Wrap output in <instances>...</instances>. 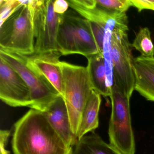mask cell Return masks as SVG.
<instances>
[{
    "mask_svg": "<svg viewBox=\"0 0 154 154\" xmlns=\"http://www.w3.org/2000/svg\"><path fill=\"white\" fill-rule=\"evenodd\" d=\"M77 13L69 10L60 14L57 42L62 56L79 54L80 33L77 27Z\"/></svg>",
    "mask_w": 154,
    "mask_h": 154,
    "instance_id": "obj_10",
    "label": "cell"
},
{
    "mask_svg": "<svg viewBox=\"0 0 154 154\" xmlns=\"http://www.w3.org/2000/svg\"><path fill=\"white\" fill-rule=\"evenodd\" d=\"M4 59L23 78L30 90L32 109L43 112L59 95L48 81L28 61L26 56L0 49Z\"/></svg>",
    "mask_w": 154,
    "mask_h": 154,
    "instance_id": "obj_6",
    "label": "cell"
},
{
    "mask_svg": "<svg viewBox=\"0 0 154 154\" xmlns=\"http://www.w3.org/2000/svg\"><path fill=\"white\" fill-rule=\"evenodd\" d=\"M101 102V95L93 91L82 115L77 136L78 140L88 132H93L99 127V112Z\"/></svg>",
    "mask_w": 154,
    "mask_h": 154,
    "instance_id": "obj_15",
    "label": "cell"
},
{
    "mask_svg": "<svg viewBox=\"0 0 154 154\" xmlns=\"http://www.w3.org/2000/svg\"><path fill=\"white\" fill-rule=\"evenodd\" d=\"M131 46L141 54V56L154 57V45L147 27L140 29Z\"/></svg>",
    "mask_w": 154,
    "mask_h": 154,
    "instance_id": "obj_16",
    "label": "cell"
},
{
    "mask_svg": "<svg viewBox=\"0 0 154 154\" xmlns=\"http://www.w3.org/2000/svg\"><path fill=\"white\" fill-rule=\"evenodd\" d=\"M112 112L109 124L110 144L123 154H135V141L131 123L130 99L115 84L111 90Z\"/></svg>",
    "mask_w": 154,
    "mask_h": 154,
    "instance_id": "obj_5",
    "label": "cell"
},
{
    "mask_svg": "<svg viewBox=\"0 0 154 154\" xmlns=\"http://www.w3.org/2000/svg\"><path fill=\"white\" fill-rule=\"evenodd\" d=\"M0 98L12 107H31L30 90L23 78L0 57Z\"/></svg>",
    "mask_w": 154,
    "mask_h": 154,
    "instance_id": "obj_8",
    "label": "cell"
},
{
    "mask_svg": "<svg viewBox=\"0 0 154 154\" xmlns=\"http://www.w3.org/2000/svg\"><path fill=\"white\" fill-rule=\"evenodd\" d=\"M10 131L8 130H1L0 131V154H9L6 149Z\"/></svg>",
    "mask_w": 154,
    "mask_h": 154,
    "instance_id": "obj_20",
    "label": "cell"
},
{
    "mask_svg": "<svg viewBox=\"0 0 154 154\" xmlns=\"http://www.w3.org/2000/svg\"><path fill=\"white\" fill-rule=\"evenodd\" d=\"M89 21V20H88ZM99 54L103 55L104 38L108 24L89 21Z\"/></svg>",
    "mask_w": 154,
    "mask_h": 154,
    "instance_id": "obj_17",
    "label": "cell"
},
{
    "mask_svg": "<svg viewBox=\"0 0 154 154\" xmlns=\"http://www.w3.org/2000/svg\"><path fill=\"white\" fill-rule=\"evenodd\" d=\"M87 58V67L94 91L104 97H110L111 87L108 82L104 55L98 54Z\"/></svg>",
    "mask_w": 154,
    "mask_h": 154,
    "instance_id": "obj_13",
    "label": "cell"
},
{
    "mask_svg": "<svg viewBox=\"0 0 154 154\" xmlns=\"http://www.w3.org/2000/svg\"><path fill=\"white\" fill-rule=\"evenodd\" d=\"M135 90L148 100L154 102V57L134 58Z\"/></svg>",
    "mask_w": 154,
    "mask_h": 154,
    "instance_id": "obj_12",
    "label": "cell"
},
{
    "mask_svg": "<svg viewBox=\"0 0 154 154\" xmlns=\"http://www.w3.org/2000/svg\"><path fill=\"white\" fill-rule=\"evenodd\" d=\"M61 56L60 53H50L33 54L26 56L29 63L48 81L58 94L64 98L63 78L59 64V58Z\"/></svg>",
    "mask_w": 154,
    "mask_h": 154,
    "instance_id": "obj_9",
    "label": "cell"
},
{
    "mask_svg": "<svg viewBox=\"0 0 154 154\" xmlns=\"http://www.w3.org/2000/svg\"><path fill=\"white\" fill-rule=\"evenodd\" d=\"M59 64L63 78L64 99L72 131L77 139L83 112L94 90L87 66L75 65L60 61Z\"/></svg>",
    "mask_w": 154,
    "mask_h": 154,
    "instance_id": "obj_3",
    "label": "cell"
},
{
    "mask_svg": "<svg viewBox=\"0 0 154 154\" xmlns=\"http://www.w3.org/2000/svg\"><path fill=\"white\" fill-rule=\"evenodd\" d=\"M54 1L33 0L30 2L36 40L34 54L60 53L57 42L60 14L54 11Z\"/></svg>",
    "mask_w": 154,
    "mask_h": 154,
    "instance_id": "obj_7",
    "label": "cell"
},
{
    "mask_svg": "<svg viewBox=\"0 0 154 154\" xmlns=\"http://www.w3.org/2000/svg\"><path fill=\"white\" fill-rule=\"evenodd\" d=\"M31 1H23L20 6L0 25L1 49L25 56L35 51Z\"/></svg>",
    "mask_w": 154,
    "mask_h": 154,
    "instance_id": "obj_4",
    "label": "cell"
},
{
    "mask_svg": "<svg viewBox=\"0 0 154 154\" xmlns=\"http://www.w3.org/2000/svg\"><path fill=\"white\" fill-rule=\"evenodd\" d=\"M22 4H23V1H0V25H2L4 21Z\"/></svg>",
    "mask_w": 154,
    "mask_h": 154,
    "instance_id": "obj_18",
    "label": "cell"
},
{
    "mask_svg": "<svg viewBox=\"0 0 154 154\" xmlns=\"http://www.w3.org/2000/svg\"><path fill=\"white\" fill-rule=\"evenodd\" d=\"M132 6L137 9L139 12L143 10L154 11V0H130Z\"/></svg>",
    "mask_w": 154,
    "mask_h": 154,
    "instance_id": "obj_19",
    "label": "cell"
},
{
    "mask_svg": "<svg viewBox=\"0 0 154 154\" xmlns=\"http://www.w3.org/2000/svg\"><path fill=\"white\" fill-rule=\"evenodd\" d=\"M51 125L69 146L73 147L77 139L73 134L66 103L58 95L42 112Z\"/></svg>",
    "mask_w": 154,
    "mask_h": 154,
    "instance_id": "obj_11",
    "label": "cell"
},
{
    "mask_svg": "<svg viewBox=\"0 0 154 154\" xmlns=\"http://www.w3.org/2000/svg\"><path fill=\"white\" fill-rule=\"evenodd\" d=\"M69 4L67 1L55 0L54 3V11L56 13L63 14L68 10Z\"/></svg>",
    "mask_w": 154,
    "mask_h": 154,
    "instance_id": "obj_21",
    "label": "cell"
},
{
    "mask_svg": "<svg viewBox=\"0 0 154 154\" xmlns=\"http://www.w3.org/2000/svg\"><path fill=\"white\" fill-rule=\"evenodd\" d=\"M14 154H72L69 146L42 112L31 109L15 124Z\"/></svg>",
    "mask_w": 154,
    "mask_h": 154,
    "instance_id": "obj_1",
    "label": "cell"
},
{
    "mask_svg": "<svg viewBox=\"0 0 154 154\" xmlns=\"http://www.w3.org/2000/svg\"><path fill=\"white\" fill-rule=\"evenodd\" d=\"M128 24L115 23L107 26L112 83L129 97L135 90L134 58L128 37Z\"/></svg>",
    "mask_w": 154,
    "mask_h": 154,
    "instance_id": "obj_2",
    "label": "cell"
},
{
    "mask_svg": "<svg viewBox=\"0 0 154 154\" xmlns=\"http://www.w3.org/2000/svg\"><path fill=\"white\" fill-rule=\"evenodd\" d=\"M72 154H123L94 131L77 140Z\"/></svg>",
    "mask_w": 154,
    "mask_h": 154,
    "instance_id": "obj_14",
    "label": "cell"
}]
</instances>
